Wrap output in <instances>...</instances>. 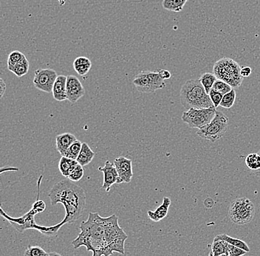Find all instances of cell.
<instances>
[{
    "label": "cell",
    "mask_w": 260,
    "mask_h": 256,
    "mask_svg": "<svg viewBox=\"0 0 260 256\" xmlns=\"http://www.w3.org/2000/svg\"><path fill=\"white\" fill-rule=\"evenodd\" d=\"M78 164V163L77 162V161L62 156L61 158L60 161H59V169L62 176L68 178L71 171Z\"/></svg>",
    "instance_id": "19"
},
{
    "label": "cell",
    "mask_w": 260,
    "mask_h": 256,
    "mask_svg": "<svg viewBox=\"0 0 260 256\" xmlns=\"http://www.w3.org/2000/svg\"><path fill=\"white\" fill-rule=\"evenodd\" d=\"M209 96H210L211 100H212V103H213L215 108H217V107L220 105L222 99H223V94H222V93H220V92L213 90V89L211 90V91L209 92Z\"/></svg>",
    "instance_id": "32"
},
{
    "label": "cell",
    "mask_w": 260,
    "mask_h": 256,
    "mask_svg": "<svg viewBox=\"0 0 260 256\" xmlns=\"http://www.w3.org/2000/svg\"><path fill=\"white\" fill-rule=\"evenodd\" d=\"M189 0H164L163 7L167 11L181 12Z\"/></svg>",
    "instance_id": "22"
},
{
    "label": "cell",
    "mask_w": 260,
    "mask_h": 256,
    "mask_svg": "<svg viewBox=\"0 0 260 256\" xmlns=\"http://www.w3.org/2000/svg\"><path fill=\"white\" fill-rule=\"evenodd\" d=\"M255 216V206L248 198L235 199L231 203L229 216L233 223L243 225L252 222Z\"/></svg>",
    "instance_id": "5"
},
{
    "label": "cell",
    "mask_w": 260,
    "mask_h": 256,
    "mask_svg": "<svg viewBox=\"0 0 260 256\" xmlns=\"http://www.w3.org/2000/svg\"><path fill=\"white\" fill-rule=\"evenodd\" d=\"M0 210H1V216L6 219L8 222L20 233H23L28 229H34L38 231L40 229V225H37L35 222L34 217L37 213L33 209L25 214L18 218L11 217L4 211L2 208Z\"/></svg>",
    "instance_id": "9"
},
{
    "label": "cell",
    "mask_w": 260,
    "mask_h": 256,
    "mask_svg": "<svg viewBox=\"0 0 260 256\" xmlns=\"http://www.w3.org/2000/svg\"><path fill=\"white\" fill-rule=\"evenodd\" d=\"M67 79H68V76L60 75H58L57 78L55 81L52 93H53V98L57 100V101L61 102L68 100V96H67Z\"/></svg>",
    "instance_id": "14"
},
{
    "label": "cell",
    "mask_w": 260,
    "mask_h": 256,
    "mask_svg": "<svg viewBox=\"0 0 260 256\" xmlns=\"http://www.w3.org/2000/svg\"><path fill=\"white\" fill-rule=\"evenodd\" d=\"M81 233L72 241L74 249L84 246L93 256H108L113 253L124 254V244L127 235L119 226L116 214L104 218L98 213L91 212L87 221L79 226Z\"/></svg>",
    "instance_id": "1"
},
{
    "label": "cell",
    "mask_w": 260,
    "mask_h": 256,
    "mask_svg": "<svg viewBox=\"0 0 260 256\" xmlns=\"http://www.w3.org/2000/svg\"><path fill=\"white\" fill-rule=\"evenodd\" d=\"M73 68L78 75L84 76L91 70L92 68V62L88 58L79 56L74 60Z\"/></svg>",
    "instance_id": "17"
},
{
    "label": "cell",
    "mask_w": 260,
    "mask_h": 256,
    "mask_svg": "<svg viewBox=\"0 0 260 256\" xmlns=\"http://www.w3.org/2000/svg\"><path fill=\"white\" fill-rule=\"evenodd\" d=\"M157 72L161 75V78L164 80L169 79L171 77V72L169 71L166 70H157Z\"/></svg>",
    "instance_id": "35"
},
{
    "label": "cell",
    "mask_w": 260,
    "mask_h": 256,
    "mask_svg": "<svg viewBox=\"0 0 260 256\" xmlns=\"http://www.w3.org/2000/svg\"><path fill=\"white\" fill-rule=\"evenodd\" d=\"M171 199L166 196H164L163 199L162 205L159 206L155 211L148 210V217L153 221V222H158L162 220L168 214V209L171 205Z\"/></svg>",
    "instance_id": "15"
},
{
    "label": "cell",
    "mask_w": 260,
    "mask_h": 256,
    "mask_svg": "<svg viewBox=\"0 0 260 256\" xmlns=\"http://www.w3.org/2000/svg\"><path fill=\"white\" fill-rule=\"evenodd\" d=\"M86 91L82 84L75 75H68L67 79V96L68 100L75 104L85 94Z\"/></svg>",
    "instance_id": "12"
},
{
    "label": "cell",
    "mask_w": 260,
    "mask_h": 256,
    "mask_svg": "<svg viewBox=\"0 0 260 256\" xmlns=\"http://www.w3.org/2000/svg\"><path fill=\"white\" fill-rule=\"evenodd\" d=\"M247 167L251 171H255L260 168V155L258 153L249 154L245 159Z\"/></svg>",
    "instance_id": "26"
},
{
    "label": "cell",
    "mask_w": 260,
    "mask_h": 256,
    "mask_svg": "<svg viewBox=\"0 0 260 256\" xmlns=\"http://www.w3.org/2000/svg\"><path fill=\"white\" fill-rule=\"evenodd\" d=\"M57 77L56 71L51 68L38 69L34 72L33 84L34 87L40 91L47 93H52Z\"/></svg>",
    "instance_id": "10"
},
{
    "label": "cell",
    "mask_w": 260,
    "mask_h": 256,
    "mask_svg": "<svg viewBox=\"0 0 260 256\" xmlns=\"http://www.w3.org/2000/svg\"><path fill=\"white\" fill-rule=\"evenodd\" d=\"M214 107L209 108H191L183 113L182 120L192 129H201L209 124L216 115Z\"/></svg>",
    "instance_id": "8"
},
{
    "label": "cell",
    "mask_w": 260,
    "mask_h": 256,
    "mask_svg": "<svg viewBox=\"0 0 260 256\" xmlns=\"http://www.w3.org/2000/svg\"><path fill=\"white\" fill-rule=\"evenodd\" d=\"M29 68H30V64L27 58L24 57L14 66L8 68V69L13 73L15 74L17 77H23L27 75Z\"/></svg>",
    "instance_id": "21"
},
{
    "label": "cell",
    "mask_w": 260,
    "mask_h": 256,
    "mask_svg": "<svg viewBox=\"0 0 260 256\" xmlns=\"http://www.w3.org/2000/svg\"><path fill=\"white\" fill-rule=\"evenodd\" d=\"M215 240H223L226 242L229 243L232 245L236 246V247H239L242 250H245L248 253L250 251L249 247L245 241L239 239V238H233V237L229 236L226 233L220 234V235H216L214 238Z\"/></svg>",
    "instance_id": "23"
},
{
    "label": "cell",
    "mask_w": 260,
    "mask_h": 256,
    "mask_svg": "<svg viewBox=\"0 0 260 256\" xmlns=\"http://www.w3.org/2000/svg\"><path fill=\"white\" fill-rule=\"evenodd\" d=\"M133 84L141 93H154L165 87L164 80L157 71H142L135 76Z\"/></svg>",
    "instance_id": "7"
},
{
    "label": "cell",
    "mask_w": 260,
    "mask_h": 256,
    "mask_svg": "<svg viewBox=\"0 0 260 256\" xmlns=\"http://www.w3.org/2000/svg\"><path fill=\"white\" fill-rule=\"evenodd\" d=\"M94 157H95V152L91 149L87 142H83L81 151L76 160L77 162L84 167L91 163Z\"/></svg>",
    "instance_id": "18"
},
{
    "label": "cell",
    "mask_w": 260,
    "mask_h": 256,
    "mask_svg": "<svg viewBox=\"0 0 260 256\" xmlns=\"http://www.w3.org/2000/svg\"><path fill=\"white\" fill-rule=\"evenodd\" d=\"M48 196L52 206L61 203L65 207L66 214L61 222L62 226L65 224L72 223L82 216L86 208L85 193L83 188L69 179L56 183Z\"/></svg>",
    "instance_id": "2"
},
{
    "label": "cell",
    "mask_w": 260,
    "mask_h": 256,
    "mask_svg": "<svg viewBox=\"0 0 260 256\" xmlns=\"http://www.w3.org/2000/svg\"><path fill=\"white\" fill-rule=\"evenodd\" d=\"M228 253H229V256H240L245 255L247 252L236 246L232 245L229 243Z\"/></svg>",
    "instance_id": "33"
},
{
    "label": "cell",
    "mask_w": 260,
    "mask_h": 256,
    "mask_svg": "<svg viewBox=\"0 0 260 256\" xmlns=\"http://www.w3.org/2000/svg\"><path fill=\"white\" fill-rule=\"evenodd\" d=\"M98 171H101L104 174V183L102 188L106 191L109 192L113 185L117 183L118 180V174L114 163H112L110 161H106L104 167L98 168Z\"/></svg>",
    "instance_id": "13"
},
{
    "label": "cell",
    "mask_w": 260,
    "mask_h": 256,
    "mask_svg": "<svg viewBox=\"0 0 260 256\" xmlns=\"http://www.w3.org/2000/svg\"><path fill=\"white\" fill-rule=\"evenodd\" d=\"M228 118L222 112L216 111L212 121L204 127L199 129L197 135L203 139L214 142L223 138L228 129Z\"/></svg>",
    "instance_id": "6"
},
{
    "label": "cell",
    "mask_w": 260,
    "mask_h": 256,
    "mask_svg": "<svg viewBox=\"0 0 260 256\" xmlns=\"http://www.w3.org/2000/svg\"><path fill=\"white\" fill-rule=\"evenodd\" d=\"M216 80H217V78H216V75L214 74L211 73V72H205L200 75V82L203 84V87L208 94L212 90L213 84Z\"/></svg>",
    "instance_id": "24"
},
{
    "label": "cell",
    "mask_w": 260,
    "mask_h": 256,
    "mask_svg": "<svg viewBox=\"0 0 260 256\" xmlns=\"http://www.w3.org/2000/svg\"><path fill=\"white\" fill-rule=\"evenodd\" d=\"M236 96V91L232 89L229 93H226L223 95L221 103H220V107L226 109L232 108L235 104Z\"/></svg>",
    "instance_id": "27"
},
{
    "label": "cell",
    "mask_w": 260,
    "mask_h": 256,
    "mask_svg": "<svg viewBox=\"0 0 260 256\" xmlns=\"http://www.w3.org/2000/svg\"><path fill=\"white\" fill-rule=\"evenodd\" d=\"M228 245H229V243L226 242V241L213 239L212 246V253H210L211 256H229Z\"/></svg>",
    "instance_id": "20"
},
{
    "label": "cell",
    "mask_w": 260,
    "mask_h": 256,
    "mask_svg": "<svg viewBox=\"0 0 260 256\" xmlns=\"http://www.w3.org/2000/svg\"><path fill=\"white\" fill-rule=\"evenodd\" d=\"M76 140L75 135L71 133H63L58 135L56 139V149L58 152L63 156L67 150Z\"/></svg>",
    "instance_id": "16"
},
{
    "label": "cell",
    "mask_w": 260,
    "mask_h": 256,
    "mask_svg": "<svg viewBox=\"0 0 260 256\" xmlns=\"http://www.w3.org/2000/svg\"><path fill=\"white\" fill-rule=\"evenodd\" d=\"M212 89L216 90V91L220 92V93H222L224 95L226 93H229L233 88L229 84L225 82V81L217 79L215 81L214 84H213Z\"/></svg>",
    "instance_id": "29"
},
{
    "label": "cell",
    "mask_w": 260,
    "mask_h": 256,
    "mask_svg": "<svg viewBox=\"0 0 260 256\" xmlns=\"http://www.w3.org/2000/svg\"><path fill=\"white\" fill-rule=\"evenodd\" d=\"M252 70L250 67H242L241 68L240 74L243 78H248L251 75Z\"/></svg>",
    "instance_id": "36"
},
{
    "label": "cell",
    "mask_w": 260,
    "mask_h": 256,
    "mask_svg": "<svg viewBox=\"0 0 260 256\" xmlns=\"http://www.w3.org/2000/svg\"><path fill=\"white\" fill-rule=\"evenodd\" d=\"M6 91V84H5V81L2 78L0 79V92H1V94H0V97H3L4 93Z\"/></svg>",
    "instance_id": "37"
},
{
    "label": "cell",
    "mask_w": 260,
    "mask_h": 256,
    "mask_svg": "<svg viewBox=\"0 0 260 256\" xmlns=\"http://www.w3.org/2000/svg\"><path fill=\"white\" fill-rule=\"evenodd\" d=\"M84 176V168L79 163L75 167L68 177L69 180L72 182H78L81 180Z\"/></svg>",
    "instance_id": "31"
},
{
    "label": "cell",
    "mask_w": 260,
    "mask_h": 256,
    "mask_svg": "<svg viewBox=\"0 0 260 256\" xmlns=\"http://www.w3.org/2000/svg\"><path fill=\"white\" fill-rule=\"evenodd\" d=\"M241 67L237 62L230 58L224 57L213 65V72L217 79L229 84L232 88L240 87L243 77L240 74Z\"/></svg>",
    "instance_id": "4"
},
{
    "label": "cell",
    "mask_w": 260,
    "mask_h": 256,
    "mask_svg": "<svg viewBox=\"0 0 260 256\" xmlns=\"http://www.w3.org/2000/svg\"><path fill=\"white\" fill-rule=\"evenodd\" d=\"M39 192H38L37 199H36V202L33 204V207L32 209L34 210V211L36 213H42V212L45 211L46 209V203H45L44 201L40 200L39 199Z\"/></svg>",
    "instance_id": "34"
},
{
    "label": "cell",
    "mask_w": 260,
    "mask_h": 256,
    "mask_svg": "<svg viewBox=\"0 0 260 256\" xmlns=\"http://www.w3.org/2000/svg\"><path fill=\"white\" fill-rule=\"evenodd\" d=\"M25 256H48L49 253H46L44 249L39 246L28 245L24 253Z\"/></svg>",
    "instance_id": "28"
},
{
    "label": "cell",
    "mask_w": 260,
    "mask_h": 256,
    "mask_svg": "<svg viewBox=\"0 0 260 256\" xmlns=\"http://www.w3.org/2000/svg\"><path fill=\"white\" fill-rule=\"evenodd\" d=\"M180 99L183 107L187 110L214 107L200 79H190L185 82L180 93Z\"/></svg>",
    "instance_id": "3"
},
{
    "label": "cell",
    "mask_w": 260,
    "mask_h": 256,
    "mask_svg": "<svg viewBox=\"0 0 260 256\" xmlns=\"http://www.w3.org/2000/svg\"><path fill=\"white\" fill-rule=\"evenodd\" d=\"M82 143L81 141L76 140L69 147L66 152L64 154L63 156L66 158H70V159L75 160L76 161L79 155L80 151H81V147H82Z\"/></svg>",
    "instance_id": "25"
},
{
    "label": "cell",
    "mask_w": 260,
    "mask_h": 256,
    "mask_svg": "<svg viewBox=\"0 0 260 256\" xmlns=\"http://www.w3.org/2000/svg\"><path fill=\"white\" fill-rule=\"evenodd\" d=\"M25 57L24 54L23 53H21L20 51L19 50H14L12 51L11 53H10L9 56L8 58V68L9 67L14 66L16 64L20 62L23 58Z\"/></svg>",
    "instance_id": "30"
},
{
    "label": "cell",
    "mask_w": 260,
    "mask_h": 256,
    "mask_svg": "<svg viewBox=\"0 0 260 256\" xmlns=\"http://www.w3.org/2000/svg\"><path fill=\"white\" fill-rule=\"evenodd\" d=\"M114 164L118 174L117 184L130 183L133 177V163L131 160L120 156L115 160Z\"/></svg>",
    "instance_id": "11"
},
{
    "label": "cell",
    "mask_w": 260,
    "mask_h": 256,
    "mask_svg": "<svg viewBox=\"0 0 260 256\" xmlns=\"http://www.w3.org/2000/svg\"><path fill=\"white\" fill-rule=\"evenodd\" d=\"M259 155H260V151L258 152ZM254 174H255L257 177H260V168L257 171H254Z\"/></svg>",
    "instance_id": "38"
}]
</instances>
